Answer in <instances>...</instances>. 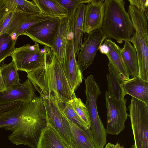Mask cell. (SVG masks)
<instances>
[{
  "mask_svg": "<svg viewBox=\"0 0 148 148\" xmlns=\"http://www.w3.org/2000/svg\"><path fill=\"white\" fill-rule=\"evenodd\" d=\"M103 0H90L86 5L83 33H89L101 29L104 15Z\"/></svg>",
  "mask_w": 148,
  "mask_h": 148,
  "instance_id": "14",
  "label": "cell"
},
{
  "mask_svg": "<svg viewBox=\"0 0 148 148\" xmlns=\"http://www.w3.org/2000/svg\"><path fill=\"white\" fill-rule=\"evenodd\" d=\"M8 110V107L6 105H0V115Z\"/></svg>",
  "mask_w": 148,
  "mask_h": 148,
  "instance_id": "36",
  "label": "cell"
},
{
  "mask_svg": "<svg viewBox=\"0 0 148 148\" xmlns=\"http://www.w3.org/2000/svg\"><path fill=\"white\" fill-rule=\"evenodd\" d=\"M121 54L130 76L133 77L138 75L137 56L135 48L130 42H124L123 47L121 49Z\"/></svg>",
  "mask_w": 148,
  "mask_h": 148,
  "instance_id": "23",
  "label": "cell"
},
{
  "mask_svg": "<svg viewBox=\"0 0 148 148\" xmlns=\"http://www.w3.org/2000/svg\"><path fill=\"white\" fill-rule=\"evenodd\" d=\"M54 18L42 13L36 14L23 12H15L6 32L13 39L23 35L30 27L38 23Z\"/></svg>",
  "mask_w": 148,
  "mask_h": 148,
  "instance_id": "13",
  "label": "cell"
},
{
  "mask_svg": "<svg viewBox=\"0 0 148 148\" xmlns=\"http://www.w3.org/2000/svg\"><path fill=\"white\" fill-rule=\"evenodd\" d=\"M107 112L106 133L118 135L124 129L128 116L126 104L127 99H118L108 91L105 93Z\"/></svg>",
  "mask_w": 148,
  "mask_h": 148,
  "instance_id": "8",
  "label": "cell"
},
{
  "mask_svg": "<svg viewBox=\"0 0 148 148\" xmlns=\"http://www.w3.org/2000/svg\"><path fill=\"white\" fill-rule=\"evenodd\" d=\"M104 42L108 48L106 55L112 69L123 80L129 79L130 75L122 56V48L111 39L106 38Z\"/></svg>",
  "mask_w": 148,
  "mask_h": 148,
  "instance_id": "16",
  "label": "cell"
},
{
  "mask_svg": "<svg viewBox=\"0 0 148 148\" xmlns=\"http://www.w3.org/2000/svg\"><path fill=\"white\" fill-rule=\"evenodd\" d=\"M60 23V19L58 18L42 21L30 27L23 35L27 36L35 42L51 48L55 43Z\"/></svg>",
  "mask_w": 148,
  "mask_h": 148,
  "instance_id": "11",
  "label": "cell"
},
{
  "mask_svg": "<svg viewBox=\"0 0 148 148\" xmlns=\"http://www.w3.org/2000/svg\"><path fill=\"white\" fill-rule=\"evenodd\" d=\"M66 8L68 11V16L71 20L73 19L75 11L81 4L87 3L90 0H57Z\"/></svg>",
  "mask_w": 148,
  "mask_h": 148,
  "instance_id": "30",
  "label": "cell"
},
{
  "mask_svg": "<svg viewBox=\"0 0 148 148\" xmlns=\"http://www.w3.org/2000/svg\"><path fill=\"white\" fill-rule=\"evenodd\" d=\"M0 69L6 90L21 84L18 71L12 60L8 64L3 62L0 66Z\"/></svg>",
  "mask_w": 148,
  "mask_h": 148,
  "instance_id": "24",
  "label": "cell"
},
{
  "mask_svg": "<svg viewBox=\"0 0 148 148\" xmlns=\"http://www.w3.org/2000/svg\"><path fill=\"white\" fill-rule=\"evenodd\" d=\"M105 148H124L123 146L121 145L120 144L117 143L115 145L108 143L106 145Z\"/></svg>",
  "mask_w": 148,
  "mask_h": 148,
  "instance_id": "34",
  "label": "cell"
},
{
  "mask_svg": "<svg viewBox=\"0 0 148 148\" xmlns=\"http://www.w3.org/2000/svg\"><path fill=\"white\" fill-rule=\"evenodd\" d=\"M68 121L71 135L70 148H95L90 128L86 129Z\"/></svg>",
  "mask_w": 148,
  "mask_h": 148,
  "instance_id": "18",
  "label": "cell"
},
{
  "mask_svg": "<svg viewBox=\"0 0 148 148\" xmlns=\"http://www.w3.org/2000/svg\"><path fill=\"white\" fill-rule=\"evenodd\" d=\"M45 64L27 73V77L43 98L51 97L68 102L76 97L72 90L60 62L51 48L45 46Z\"/></svg>",
  "mask_w": 148,
  "mask_h": 148,
  "instance_id": "1",
  "label": "cell"
},
{
  "mask_svg": "<svg viewBox=\"0 0 148 148\" xmlns=\"http://www.w3.org/2000/svg\"><path fill=\"white\" fill-rule=\"evenodd\" d=\"M62 139L50 125H48L42 133L37 148H66Z\"/></svg>",
  "mask_w": 148,
  "mask_h": 148,
  "instance_id": "22",
  "label": "cell"
},
{
  "mask_svg": "<svg viewBox=\"0 0 148 148\" xmlns=\"http://www.w3.org/2000/svg\"><path fill=\"white\" fill-rule=\"evenodd\" d=\"M109 74L107 75L108 84V92L114 98L118 99H124L126 95L122 86L123 80L116 74L109 63Z\"/></svg>",
  "mask_w": 148,
  "mask_h": 148,
  "instance_id": "25",
  "label": "cell"
},
{
  "mask_svg": "<svg viewBox=\"0 0 148 148\" xmlns=\"http://www.w3.org/2000/svg\"><path fill=\"white\" fill-rule=\"evenodd\" d=\"M37 5L41 13L53 18L60 19L67 17V9L57 0H33Z\"/></svg>",
  "mask_w": 148,
  "mask_h": 148,
  "instance_id": "20",
  "label": "cell"
},
{
  "mask_svg": "<svg viewBox=\"0 0 148 148\" xmlns=\"http://www.w3.org/2000/svg\"><path fill=\"white\" fill-rule=\"evenodd\" d=\"M128 12L135 30L130 42L133 44L137 56L138 76L142 80L148 82V15L130 5Z\"/></svg>",
  "mask_w": 148,
  "mask_h": 148,
  "instance_id": "4",
  "label": "cell"
},
{
  "mask_svg": "<svg viewBox=\"0 0 148 148\" xmlns=\"http://www.w3.org/2000/svg\"><path fill=\"white\" fill-rule=\"evenodd\" d=\"M11 56L18 71L27 73L45 64L44 49H40L36 42L33 45L26 44L15 48Z\"/></svg>",
  "mask_w": 148,
  "mask_h": 148,
  "instance_id": "7",
  "label": "cell"
},
{
  "mask_svg": "<svg viewBox=\"0 0 148 148\" xmlns=\"http://www.w3.org/2000/svg\"><path fill=\"white\" fill-rule=\"evenodd\" d=\"M88 128H90V121L88 109L81 99L76 97L68 102Z\"/></svg>",
  "mask_w": 148,
  "mask_h": 148,
  "instance_id": "29",
  "label": "cell"
},
{
  "mask_svg": "<svg viewBox=\"0 0 148 148\" xmlns=\"http://www.w3.org/2000/svg\"><path fill=\"white\" fill-rule=\"evenodd\" d=\"M56 100L60 110L68 121L74 123L81 127L89 129L87 127L69 103L57 99Z\"/></svg>",
  "mask_w": 148,
  "mask_h": 148,
  "instance_id": "28",
  "label": "cell"
},
{
  "mask_svg": "<svg viewBox=\"0 0 148 148\" xmlns=\"http://www.w3.org/2000/svg\"><path fill=\"white\" fill-rule=\"evenodd\" d=\"M33 85L27 79L23 83L0 92V105L18 101L26 102L36 97Z\"/></svg>",
  "mask_w": 148,
  "mask_h": 148,
  "instance_id": "15",
  "label": "cell"
},
{
  "mask_svg": "<svg viewBox=\"0 0 148 148\" xmlns=\"http://www.w3.org/2000/svg\"><path fill=\"white\" fill-rule=\"evenodd\" d=\"M128 108L134 140L131 148H148V105L132 97Z\"/></svg>",
  "mask_w": 148,
  "mask_h": 148,
  "instance_id": "6",
  "label": "cell"
},
{
  "mask_svg": "<svg viewBox=\"0 0 148 148\" xmlns=\"http://www.w3.org/2000/svg\"><path fill=\"white\" fill-rule=\"evenodd\" d=\"M107 38L101 29L85 33L83 41L77 56V63L82 72L92 64L100 46Z\"/></svg>",
  "mask_w": 148,
  "mask_h": 148,
  "instance_id": "10",
  "label": "cell"
},
{
  "mask_svg": "<svg viewBox=\"0 0 148 148\" xmlns=\"http://www.w3.org/2000/svg\"><path fill=\"white\" fill-rule=\"evenodd\" d=\"M122 86L126 95L128 94L148 105V82L137 75L123 80Z\"/></svg>",
  "mask_w": 148,
  "mask_h": 148,
  "instance_id": "19",
  "label": "cell"
},
{
  "mask_svg": "<svg viewBox=\"0 0 148 148\" xmlns=\"http://www.w3.org/2000/svg\"><path fill=\"white\" fill-rule=\"evenodd\" d=\"M74 42L73 21L71 25L64 60L61 65L68 83L72 90L75 92L82 83L84 77L82 72L77 63Z\"/></svg>",
  "mask_w": 148,
  "mask_h": 148,
  "instance_id": "12",
  "label": "cell"
},
{
  "mask_svg": "<svg viewBox=\"0 0 148 148\" xmlns=\"http://www.w3.org/2000/svg\"><path fill=\"white\" fill-rule=\"evenodd\" d=\"M86 95L85 105L90 121V128L95 148H103L107 142L106 130L99 115L97 105L98 96L101 93L100 87L92 75L84 79Z\"/></svg>",
  "mask_w": 148,
  "mask_h": 148,
  "instance_id": "5",
  "label": "cell"
},
{
  "mask_svg": "<svg viewBox=\"0 0 148 148\" xmlns=\"http://www.w3.org/2000/svg\"><path fill=\"white\" fill-rule=\"evenodd\" d=\"M60 19V27L55 43L51 48L62 64L64 62L72 20L67 16Z\"/></svg>",
  "mask_w": 148,
  "mask_h": 148,
  "instance_id": "17",
  "label": "cell"
},
{
  "mask_svg": "<svg viewBox=\"0 0 148 148\" xmlns=\"http://www.w3.org/2000/svg\"><path fill=\"white\" fill-rule=\"evenodd\" d=\"M66 148H68L66 147Z\"/></svg>",
  "mask_w": 148,
  "mask_h": 148,
  "instance_id": "37",
  "label": "cell"
},
{
  "mask_svg": "<svg viewBox=\"0 0 148 148\" xmlns=\"http://www.w3.org/2000/svg\"><path fill=\"white\" fill-rule=\"evenodd\" d=\"M8 4L17 12H23L34 14H40V11L32 1L26 0H7Z\"/></svg>",
  "mask_w": 148,
  "mask_h": 148,
  "instance_id": "26",
  "label": "cell"
},
{
  "mask_svg": "<svg viewBox=\"0 0 148 148\" xmlns=\"http://www.w3.org/2000/svg\"><path fill=\"white\" fill-rule=\"evenodd\" d=\"M6 90L1 75L0 66V92Z\"/></svg>",
  "mask_w": 148,
  "mask_h": 148,
  "instance_id": "35",
  "label": "cell"
},
{
  "mask_svg": "<svg viewBox=\"0 0 148 148\" xmlns=\"http://www.w3.org/2000/svg\"><path fill=\"white\" fill-rule=\"evenodd\" d=\"M99 50L101 53L106 55L108 51V48L105 44L103 43L100 46Z\"/></svg>",
  "mask_w": 148,
  "mask_h": 148,
  "instance_id": "33",
  "label": "cell"
},
{
  "mask_svg": "<svg viewBox=\"0 0 148 148\" xmlns=\"http://www.w3.org/2000/svg\"><path fill=\"white\" fill-rule=\"evenodd\" d=\"M47 114L42 101L37 98L29 101L24 120L8 136L13 144L37 148L42 132L48 125Z\"/></svg>",
  "mask_w": 148,
  "mask_h": 148,
  "instance_id": "2",
  "label": "cell"
},
{
  "mask_svg": "<svg viewBox=\"0 0 148 148\" xmlns=\"http://www.w3.org/2000/svg\"><path fill=\"white\" fill-rule=\"evenodd\" d=\"M130 5L135 6L148 15V0H128Z\"/></svg>",
  "mask_w": 148,
  "mask_h": 148,
  "instance_id": "32",
  "label": "cell"
},
{
  "mask_svg": "<svg viewBox=\"0 0 148 148\" xmlns=\"http://www.w3.org/2000/svg\"><path fill=\"white\" fill-rule=\"evenodd\" d=\"M15 12L9 13L0 16V36L6 32V29Z\"/></svg>",
  "mask_w": 148,
  "mask_h": 148,
  "instance_id": "31",
  "label": "cell"
},
{
  "mask_svg": "<svg viewBox=\"0 0 148 148\" xmlns=\"http://www.w3.org/2000/svg\"><path fill=\"white\" fill-rule=\"evenodd\" d=\"M85 6L84 4L79 6L73 18L74 45L76 56L79 52L82 43Z\"/></svg>",
  "mask_w": 148,
  "mask_h": 148,
  "instance_id": "21",
  "label": "cell"
},
{
  "mask_svg": "<svg viewBox=\"0 0 148 148\" xmlns=\"http://www.w3.org/2000/svg\"><path fill=\"white\" fill-rule=\"evenodd\" d=\"M42 98L46 111L48 124L51 125L59 134L66 147L70 148L71 135L70 125L60 110L56 99Z\"/></svg>",
  "mask_w": 148,
  "mask_h": 148,
  "instance_id": "9",
  "label": "cell"
},
{
  "mask_svg": "<svg viewBox=\"0 0 148 148\" xmlns=\"http://www.w3.org/2000/svg\"><path fill=\"white\" fill-rule=\"evenodd\" d=\"M16 41L7 32L0 36V64L7 57L11 56L15 49Z\"/></svg>",
  "mask_w": 148,
  "mask_h": 148,
  "instance_id": "27",
  "label": "cell"
},
{
  "mask_svg": "<svg viewBox=\"0 0 148 148\" xmlns=\"http://www.w3.org/2000/svg\"><path fill=\"white\" fill-rule=\"evenodd\" d=\"M123 0H105L104 15L101 29L108 39L116 40L119 43L130 41L135 30Z\"/></svg>",
  "mask_w": 148,
  "mask_h": 148,
  "instance_id": "3",
  "label": "cell"
}]
</instances>
